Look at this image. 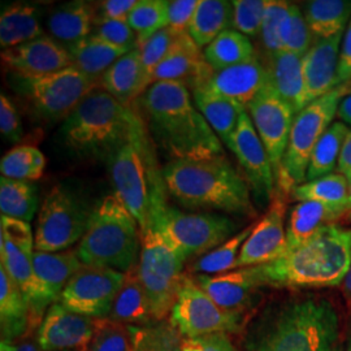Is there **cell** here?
<instances>
[{"mask_svg":"<svg viewBox=\"0 0 351 351\" xmlns=\"http://www.w3.org/2000/svg\"><path fill=\"white\" fill-rule=\"evenodd\" d=\"M337 119L345 125L351 126V90L339 103Z\"/></svg>","mask_w":351,"mask_h":351,"instance_id":"57","label":"cell"},{"mask_svg":"<svg viewBox=\"0 0 351 351\" xmlns=\"http://www.w3.org/2000/svg\"><path fill=\"white\" fill-rule=\"evenodd\" d=\"M163 178L168 194L185 208L256 216L246 178L226 156L171 160Z\"/></svg>","mask_w":351,"mask_h":351,"instance_id":"3","label":"cell"},{"mask_svg":"<svg viewBox=\"0 0 351 351\" xmlns=\"http://www.w3.org/2000/svg\"><path fill=\"white\" fill-rule=\"evenodd\" d=\"M1 60L19 77L51 75L73 65L66 47L46 36L3 51Z\"/></svg>","mask_w":351,"mask_h":351,"instance_id":"21","label":"cell"},{"mask_svg":"<svg viewBox=\"0 0 351 351\" xmlns=\"http://www.w3.org/2000/svg\"><path fill=\"white\" fill-rule=\"evenodd\" d=\"M86 351H134L133 326L97 319L95 333Z\"/></svg>","mask_w":351,"mask_h":351,"instance_id":"46","label":"cell"},{"mask_svg":"<svg viewBox=\"0 0 351 351\" xmlns=\"http://www.w3.org/2000/svg\"><path fill=\"white\" fill-rule=\"evenodd\" d=\"M339 287H341V293H342L343 301L346 303V307H348V310L351 314V265Z\"/></svg>","mask_w":351,"mask_h":351,"instance_id":"58","label":"cell"},{"mask_svg":"<svg viewBox=\"0 0 351 351\" xmlns=\"http://www.w3.org/2000/svg\"><path fill=\"white\" fill-rule=\"evenodd\" d=\"M125 277L126 274L116 269L82 264L58 302L77 314L104 319L110 315Z\"/></svg>","mask_w":351,"mask_h":351,"instance_id":"15","label":"cell"},{"mask_svg":"<svg viewBox=\"0 0 351 351\" xmlns=\"http://www.w3.org/2000/svg\"><path fill=\"white\" fill-rule=\"evenodd\" d=\"M350 265L351 229L330 224L275 262L250 268L261 288H330Z\"/></svg>","mask_w":351,"mask_h":351,"instance_id":"2","label":"cell"},{"mask_svg":"<svg viewBox=\"0 0 351 351\" xmlns=\"http://www.w3.org/2000/svg\"><path fill=\"white\" fill-rule=\"evenodd\" d=\"M204 59L213 71L247 63L255 58L250 38L237 30L228 29L211 42L204 51Z\"/></svg>","mask_w":351,"mask_h":351,"instance_id":"38","label":"cell"},{"mask_svg":"<svg viewBox=\"0 0 351 351\" xmlns=\"http://www.w3.org/2000/svg\"><path fill=\"white\" fill-rule=\"evenodd\" d=\"M107 319L130 326H146L156 323L139 280L137 265L126 272L125 281L113 301Z\"/></svg>","mask_w":351,"mask_h":351,"instance_id":"29","label":"cell"},{"mask_svg":"<svg viewBox=\"0 0 351 351\" xmlns=\"http://www.w3.org/2000/svg\"><path fill=\"white\" fill-rule=\"evenodd\" d=\"M267 85V66L258 58H254L247 63L239 64L223 71H213L208 66L191 91L197 88L210 91L215 95L237 103L247 111L251 103Z\"/></svg>","mask_w":351,"mask_h":351,"instance_id":"19","label":"cell"},{"mask_svg":"<svg viewBox=\"0 0 351 351\" xmlns=\"http://www.w3.org/2000/svg\"><path fill=\"white\" fill-rule=\"evenodd\" d=\"M181 351H237L228 333H211L194 339H184Z\"/></svg>","mask_w":351,"mask_h":351,"instance_id":"53","label":"cell"},{"mask_svg":"<svg viewBox=\"0 0 351 351\" xmlns=\"http://www.w3.org/2000/svg\"><path fill=\"white\" fill-rule=\"evenodd\" d=\"M349 84L341 85L324 97L311 101L294 119L288 147L276 177L277 191L290 194L306 182L310 159L316 143L335 123L342 98L350 91Z\"/></svg>","mask_w":351,"mask_h":351,"instance_id":"8","label":"cell"},{"mask_svg":"<svg viewBox=\"0 0 351 351\" xmlns=\"http://www.w3.org/2000/svg\"><path fill=\"white\" fill-rule=\"evenodd\" d=\"M16 351H47L42 349L38 343L37 339H21L17 345H16Z\"/></svg>","mask_w":351,"mask_h":351,"instance_id":"59","label":"cell"},{"mask_svg":"<svg viewBox=\"0 0 351 351\" xmlns=\"http://www.w3.org/2000/svg\"><path fill=\"white\" fill-rule=\"evenodd\" d=\"M252 351H341L339 314L322 298L291 302L261 332Z\"/></svg>","mask_w":351,"mask_h":351,"instance_id":"6","label":"cell"},{"mask_svg":"<svg viewBox=\"0 0 351 351\" xmlns=\"http://www.w3.org/2000/svg\"><path fill=\"white\" fill-rule=\"evenodd\" d=\"M150 228L188 261L208 254L236 236L239 224L224 215L182 213L167 204L154 215Z\"/></svg>","mask_w":351,"mask_h":351,"instance_id":"10","label":"cell"},{"mask_svg":"<svg viewBox=\"0 0 351 351\" xmlns=\"http://www.w3.org/2000/svg\"><path fill=\"white\" fill-rule=\"evenodd\" d=\"M134 351H181L184 337L169 322L133 326Z\"/></svg>","mask_w":351,"mask_h":351,"instance_id":"44","label":"cell"},{"mask_svg":"<svg viewBox=\"0 0 351 351\" xmlns=\"http://www.w3.org/2000/svg\"><path fill=\"white\" fill-rule=\"evenodd\" d=\"M91 211L72 191L60 185L50 190L38 213L34 249L43 252L68 250L86 233Z\"/></svg>","mask_w":351,"mask_h":351,"instance_id":"12","label":"cell"},{"mask_svg":"<svg viewBox=\"0 0 351 351\" xmlns=\"http://www.w3.org/2000/svg\"><path fill=\"white\" fill-rule=\"evenodd\" d=\"M101 88L125 106H132L150 88L139 49L121 56L101 78Z\"/></svg>","mask_w":351,"mask_h":351,"instance_id":"27","label":"cell"},{"mask_svg":"<svg viewBox=\"0 0 351 351\" xmlns=\"http://www.w3.org/2000/svg\"><path fill=\"white\" fill-rule=\"evenodd\" d=\"M346 351H351V337L350 341H349V343H348V348H346Z\"/></svg>","mask_w":351,"mask_h":351,"instance_id":"63","label":"cell"},{"mask_svg":"<svg viewBox=\"0 0 351 351\" xmlns=\"http://www.w3.org/2000/svg\"><path fill=\"white\" fill-rule=\"evenodd\" d=\"M98 20V7L90 1L75 0L55 7L47 20L51 36L65 47L90 37Z\"/></svg>","mask_w":351,"mask_h":351,"instance_id":"26","label":"cell"},{"mask_svg":"<svg viewBox=\"0 0 351 351\" xmlns=\"http://www.w3.org/2000/svg\"><path fill=\"white\" fill-rule=\"evenodd\" d=\"M185 262L156 230L149 228L141 232L138 276L156 323L172 313L186 278Z\"/></svg>","mask_w":351,"mask_h":351,"instance_id":"9","label":"cell"},{"mask_svg":"<svg viewBox=\"0 0 351 351\" xmlns=\"http://www.w3.org/2000/svg\"><path fill=\"white\" fill-rule=\"evenodd\" d=\"M247 113L268 152L275 177H277L297 114L277 95L269 84L251 103Z\"/></svg>","mask_w":351,"mask_h":351,"instance_id":"17","label":"cell"},{"mask_svg":"<svg viewBox=\"0 0 351 351\" xmlns=\"http://www.w3.org/2000/svg\"><path fill=\"white\" fill-rule=\"evenodd\" d=\"M34 234L29 223L1 216L0 219V264H3L25 297L30 323L27 335L39 328L53 302L42 287L34 271Z\"/></svg>","mask_w":351,"mask_h":351,"instance_id":"11","label":"cell"},{"mask_svg":"<svg viewBox=\"0 0 351 351\" xmlns=\"http://www.w3.org/2000/svg\"><path fill=\"white\" fill-rule=\"evenodd\" d=\"M0 351H16V343L0 342Z\"/></svg>","mask_w":351,"mask_h":351,"instance_id":"60","label":"cell"},{"mask_svg":"<svg viewBox=\"0 0 351 351\" xmlns=\"http://www.w3.org/2000/svg\"><path fill=\"white\" fill-rule=\"evenodd\" d=\"M128 23L138 38L139 46H142L158 32L168 27V1L138 0L128 16Z\"/></svg>","mask_w":351,"mask_h":351,"instance_id":"43","label":"cell"},{"mask_svg":"<svg viewBox=\"0 0 351 351\" xmlns=\"http://www.w3.org/2000/svg\"><path fill=\"white\" fill-rule=\"evenodd\" d=\"M236 155L258 204L271 203L276 194V177L268 152L259 138L247 111L241 113L233 138Z\"/></svg>","mask_w":351,"mask_h":351,"instance_id":"16","label":"cell"},{"mask_svg":"<svg viewBox=\"0 0 351 351\" xmlns=\"http://www.w3.org/2000/svg\"><path fill=\"white\" fill-rule=\"evenodd\" d=\"M193 278L220 308L229 313L242 314L247 310L255 298V291L261 288L250 267L213 276L197 275Z\"/></svg>","mask_w":351,"mask_h":351,"instance_id":"23","label":"cell"},{"mask_svg":"<svg viewBox=\"0 0 351 351\" xmlns=\"http://www.w3.org/2000/svg\"><path fill=\"white\" fill-rule=\"evenodd\" d=\"M0 132L3 138L10 143H17L24 134L19 111L3 93L0 95Z\"/></svg>","mask_w":351,"mask_h":351,"instance_id":"51","label":"cell"},{"mask_svg":"<svg viewBox=\"0 0 351 351\" xmlns=\"http://www.w3.org/2000/svg\"><path fill=\"white\" fill-rule=\"evenodd\" d=\"M73 65L88 78L101 84L103 75L128 51L116 47L95 36L81 39L68 46Z\"/></svg>","mask_w":351,"mask_h":351,"instance_id":"34","label":"cell"},{"mask_svg":"<svg viewBox=\"0 0 351 351\" xmlns=\"http://www.w3.org/2000/svg\"><path fill=\"white\" fill-rule=\"evenodd\" d=\"M93 36L101 38L104 42L124 49L128 52L139 49L138 38L129 25L128 20H108L98 17Z\"/></svg>","mask_w":351,"mask_h":351,"instance_id":"49","label":"cell"},{"mask_svg":"<svg viewBox=\"0 0 351 351\" xmlns=\"http://www.w3.org/2000/svg\"><path fill=\"white\" fill-rule=\"evenodd\" d=\"M351 211V182H350V188H349V197H348V201L345 203V207H343V213L345 215H348V213ZM343 215V216H345Z\"/></svg>","mask_w":351,"mask_h":351,"instance_id":"61","label":"cell"},{"mask_svg":"<svg viewBox=\"0 0 351 351\" xmlns=\"http://www.w3.org/2000/svg\"><path fill=\"white\" fill-rule=\"evenodd\" d=\"M40 11L36 5L16 3L4 8L0 16V46L3 51L43 37Z\"/></svg>","mask_w":351,"mask_h":351,"instance_id":"32","label":"cell"},{"mask_svg":"<svg viewBox=\"0 0 351 351\" xmlns=\"http://www.w3.org/2000/svg\"><path fill=\"white\" fill-rule=\"evenodd\" d=\"M199 0H172L168 1V26L178 34H189L194 13Z\"/></svg>","mask_w":351,"mask_h":351,"instance_id":"52","label":"cell"},{"mask_svg":"<svg viewBox=\"0 0 351 351\" xmlns=\"http://www.w3.org/2000/svg\"><path fill=\"white\" fill-rule=\"evenodd\" d=\"M146 128L137 110L120 103L99 86L64 121L62 137L77 156L107 159Z\"/></svg>","mask_w":351,"mask_h":351,"instance_id":"4","label":"cell"},{"mask_svg":"<svg viewBox=\"0 0 351 351\" xmlns=\"http://www.w3.org/2000/svg\"><path fill=\"white\" fill-rule=\"evenodd\" d=\"M289 7H290V3L288 1L268 0L259 37L263 42L264 49L269 52V55L281 51L280 33H281L282 21L288 13Z\"/></svg>","mask_w":351,"mask_h":351,"instance_id":"50","label":"cell"},{"mask_svg":"<svg viewBox=\"0 0 351 351\" xmlns=\"http://www.w3.org/2000/svg\"><path fill=\"white\" fill-rule=\"evenodd\" d=\"M349 130V126L339 120L326 129L313 151L306 181H314L316 178L335 173L339 167V155Z\"/></svg>","mask_w":351,"mask_h":351,"instance_id":"39","label":"cell"},{"mask_svg":"<svg viewBox=\"0 0 351 351\" xmlns=\"http://www.w3.org/2000/svg\"><path fill=\"white\" fill-rule=\"evenodd\" d=\"M184 34H178L172 27H164L158 32L154 37H151L146 43L139 46V52L142 58V64L147 75V81L151 86V75L156 66L162 63L164 58L172 50L178 38Z\"/></svg>","mask_w":351,"mask_h":351,"instance_id":"48","label":"cell"},{"mask_svg":"<svg viewBox=\"0 0 351 351\" xmlns=\"http://www.w3.org/2000/svg\"><path fill=\"white\" fill-rule=\"evenodd\" d=\"M208 66L201 47L189 34H184L154 71L151 85L156 82H180L191 90Z\"/></svg>","mask_w":351,"mask_h":351,"instance_id":"24","label":"cell"},{"mask_svg":"<svg viewBox=\"0 0 351 351\" xmlns=\"http://www.w3.org/2000/svg\"><path fill=\"white\" fill-rule=\"evenodd\" d=\"M343 33L328 39H315L303 56L304 99L307 106L339 88V51Z\"/></svg>","mask_w":351,"mask_h":351,"instance_id":"22","label":"cell"},{"mask_svg":"<svg viewBox=\"0 0 351 351\" xmlns=\"http://www.w3.org/2000/svg\"><path fill=\"white\" fill-rule=\"evenodd\" d=\"M342 220H343L345 223H348V224H351V211L348 213V215H345V216L342 217Z\"/></svg>","mask_w":351,"mask_h":351,"instance_id":"62","label":"cell"},{"mask_svg":"<svg viewBox=\"0 0 351 351\" xmlns=\"http://www.w3.org/2000/svg\"><path fill=\"white\" fill-rule=\"evenodd\" d=\"M30 313L25 297L0 264V336L1 342L14 343L29 332Z\"/></svg>","mask_w":351,"mask_h":351,"instance_id":"28","label":"cell"},{"mask_svg":"<svg viewBox=\"0 0 351 351\" xmlns=\"http://www.w3.org/2000/svg\"><path fill=\"white\" fill-rule=\"evenodd\" d=\"M142 107L151 138L172 160L226 156L221 141L184 84L151 85L142 97Z\"/></svg>","mask_w":351,"mask_h":351,"instance_id":"1","label":"cell"},{"mask_svg":"<svg viewBox=\"0 0 351 351\" xmlns=\"http://www.w3.org/2000/svg\"><path fill=\"white\" fill-rule=\"evenodd\" d=\"M337 220L339 213L329 206L317 202H300L291 208L289 216L287 252L297 249L313 239L322 228L335 224Z\"/></svg>","mask_w":351,"mask_h":351,"instance_id":"33","label":"cell"},{"mask_svg":"<svg viewBox=\"0 0 351 351\" xmlns=\"http://www.w3.org/2000/svg\"><path fill=\"white\" fill-rule=\"evenodd\" d=\"M169 319L184 339L211 333H236L242 324V314L220 308L191 276L185 278Z\"/></svg>","mask_w":351,"mask_h":351,"instance_id":"14","label":"cell"},{"mask_svg":"<svg viewBox=\"0 0 351 351\" xmlns=\"http://www.w3.org/2000/svg\"><path fill=\"white\" fill-rule=\"evenodd\" d=\"M268 84L277 95L285 101L295 114L307 106L304 99L303 56L288 51H278L269 55Z\"/></svg>","mask_w":351,"mask_h":351,"instance_id":"25","label":"cell"},{"mask_svg":"<svg viewBox=\"0 0 351 351\" xmlns=\"http://www.w3.org/2000/svg\"><path fill=\"white\" fill-rule=\"evenodd\" d=\"M349 180L339 172L306 181L293 189L290 195L297 202H317L335 208L339 219L343 217V207L349 197Z\"/></svg>","mask_w":351,"mask_h":351,"instance_id":"37","label":"cell"},{"mask_svg":"<svg viewBox=\"0 0 351 351\" xmlns=\"http://www.w3.org/2000/svg\"><path fill=\"white\" fill-rule=\"evenodd\" d=\"M193 99L215 134L229 150L233 147V138L239 126V116L246 110L234 101L215 95L210 91L193 90Z\"/></svg>","mask_w":351,"mask_h":351,"instance_id":"31","label":"cell"},{"mask_svg":"<svg viewBox=\"0 0 351 351\" xmlns=\"http://www.w3.org/2000/svg\"><path fill=\"white\" fill-rule=\"evenodd\" d=\"M33 264L42 287L49 294L51 301L55 303L59 301L66 284L84 263L78 258L77 250L60 252L36 250L33 255Z\"/></svg>","mask_w":351,"mask_h":351,"instance_id":"30","label":"cell"},{"mask_svg":"<svg viewBox=\"0 0 351 351\" xmlns=\"http://www.w3.org/2000/svg\"><path fill=\"white\" fill-rule=\"evenodd\" d=\"M38 210L37 186L29 181L0 178L1 216L30 223Z\"/></svg>","mask_w":351,"mask_h":351,"instance_id":"40","label":"cell"},{"mask_svg":"<svg viewBox=\"0 0 351 351\" xmlns=\"http://www.w3.org/2000/svg\"><path fill=\"white\" fill-rule=\"evenodd\" d=\"M254 226L255 224L245 228L221 246L201 256L195 263L190 265L189 272L199 275H220L226 274V271L236 269L239 251L246 239L250 237Z\"/></svg>","mask_w":351,"mask_h":351,"instance_id":"41","label":"cell"},{"mask_svg":"<svg viewBox=\"0 0 351 351\" xmlns=\"http://www.w3.org/2000/svg\"><path fill=\"white\" fill-rule=\"evenodd\" d=\"M46 158L34 146H17L0 162L1 176L19 181H36L45 172Z\"/></svg>","mask_w":351,"mask_h":351,"instance_id":"42","label":"cell"},{"mask_svg":"<svg viewBox=\"0 0 351 351\" xmlns=\"http://www.w3.org/2000/svg\"><path fill=\"white\" fill-rule=\"evenodd\" d=\"M282 195L276 191L267 213L254 226L250 237L239 251L236 269L271 263L287 254V202Z\"/></svg>","mask_w":351,"mask_h":351,"instance_id":"18","label":"cell"},{"mask_svg":"<svg viewBox=\"0 0 351 351\" xmlns=\"http://www.w3.org/2000/svg\"><path fill=\"white\" fill-rule=\"evenodd\" d=\"M301 10L315 39L345 33L351 20V1L348 0H311L303 3Z\"/></svg>","mask_w":351,"mask_h":351,"instance_id":"35","label":"cell"},{"mask_svg":"<svg viewBox=\"0 0 351 351\" xmlns=\"http://www.w3.org/2000/svg\"><path fill=\"white\" fill-rule=\"evenodd\" d=\"M233 23V4L226 0H199L189 36L206 49Z\"/></svg>","mask_w":351,"mask_h":351,"instance_id":"36","label":"cell"},{"mask_svg":"<svg viewBox=\"0 0 351 351\" xmlns=\"http://www.w3.org/2000/svg\"><path fill=\"white\" fill-rule=\"evenodd\" d=\"M34 110L46 120H66L78 104L101 86L75 65L59 72L39 77H19Z\"/></svg>","mask_w":351,"mask_h":351,"instance_id":"13","label":"cell"},{"mask_svg":"<svg viewBox=\"0 0 351 351\" xmlns=\"http://www.w3.org/2000/svg\"><path fill=\"white\" fill-rule=\"evenodd\" d=\"M337 172L345 176L349 180V182H351V129L345 138L343 146H342Z\"/></svg>","mask_w":351,"mask_h":351,"instance_id":"56","label":"cell"},{"mask_svg":"<svg viewBox=\"0 0 351 351\" xmlns=\"http://www.w3.org/2000/svg\"><path fill=\"white\" fill-rule=\"evenodd\" d=\"M138 0H106L97 4L98 17L108 20H128Z\"/></svg>","mask_w":351,"mask_h":351,"instance_id":"54","label":"cell"},{"mask_svg":"<svg viewBox=\"0 0 351 351\" xmlns=\"http://www.w3.org/2000/svg\"><path fill=\"white\" fill-rule=\"evenodd\" d=\"M114 195L134 216L141 232L168 204L163 168L159 167L147 128L106 159Z\"/></svg>","mask_w":351,"mask_h":351,"instance_id":"5","label":"cell"},{"mask_svg":"<svg viewBox=\"0 0 351 351\" xmlns=\"http://www.w3.org/2000/svg\"><path fill=\"white\" fill-rule=\"evenodd\" d=\"M81 262L129 272L141 252V229L134 216L114 194L93 210L85 236L75 249Z\"/></svg>","mask_w":351,"mask_h":351,"instance_id":"7","label":"cell"},{"mask_svg":"<svg viewBox=\"0 0 351 351\" xmlns=\"http://www.w3.org/2000/svg\"><path fill=\"white\" fill-rule=\"evenodd\" d=\"M95 326L97 319L73 313L55 302L38 328L36 339L47 351H86Z\"/></svg>","mask_w":351,"mask_h":351,"instance_id":"20","label":"cell"},{"mask_svg":"<svg viewBox=\"0 0 351 351\" xmlns=\"http://www.w3.org/2000/svg\"><path fill=\"white\" fill-rule=\"evenodd\" d=\"M281 51H288L304 56L315 42L314 36L302 12L301 7L290 4L282 21L280 33Z\"/></svg>","mask_w":351,"mask_h":351,"instance_id":"45","label":"cell"},{"mask_svg":"<svg viewBox=\"0 0 351 351\" xmlns=\"http://www.w3.org/2000/svg\"><path fill=\"white\" fill-rule=\"evenodd\" d=\"M232 4L234 30L249 38L261 36L268 0H234Z\"/></svg>","mask_w":351,"mask_h":351,"instance_id":"47","label":"cell"},{"mask_svg":"<svg viewBox=\"0 0 351 351\" xmlns=\"http://www.w3.org/2000/svg\"><path fill=\"white\" fill-rule=\"evenodd\" d=\"M351 81V20L346 27L341 51H339V73H337V85H345Z\"/></svg>","mask_w":351,"mask_h":351,"instance_id":"55","label":"cell"}]
</instances>
